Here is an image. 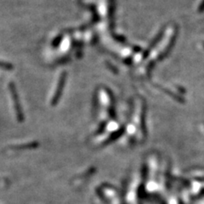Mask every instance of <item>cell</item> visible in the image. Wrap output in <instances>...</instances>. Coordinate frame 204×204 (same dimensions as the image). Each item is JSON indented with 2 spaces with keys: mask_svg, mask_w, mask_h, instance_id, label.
Listing matches in <instances>:
<instances>
[{
  "mask_svg": "<svg viewBox=\"0 0 204 204\" xmlns=\"http://www.w3.org/2000/svg\"><path fill=\"white\" fill-rule=\"evenodd\" d=\"M10 94H11V97H12V100H13L14 107H15V110H16V116H17V118H18V120H19V121H21L23 118V114H22V112H21V107L20 106L19 98H18V95H17V92H16L15 84L10 83Z\"/></svg>",
  "mask_w": 204,
  "mask_h": 204,
  "instance_id": "cell-1",
  "label": "cell"
},
{
  "mask_svg": "<svg viewBox=\"0 0 204 204\" xmlns=\"http://www.w3.org/2000/svg\"><path fill=\"white\" fill-rule=\"evenodd\" d=\"M65 77H66V75L65 73H63L61 75V79L59 81V84H58L57 86V90H56V93H55V95H54V99L52 100V104L54 105L56 101L59 99V97H60V95H61V92L62 91V89H63L64 86V83H65Z\"/></svg>",
  "mask_w": 204,
  "mask_h": 204,
  "instance_id": "cell-2",
  "label": "cell"
},
{
  "mask_svg": "<svg viewBox=\"0 0 204 204\" xmlns=\"http://www.w3.org/2000/svg\"><path fill=\"white\" fill-rule=\"evenodd\" d=\"M0 67H3V69H6V70H12L13 67L10 64L4 63V62H0Z\"/></svg>",
  "mask_w": 204,
  "mask_h": 204,
  "instance_id": "cell-3",
  "label": "cell"
}]
</instances>
